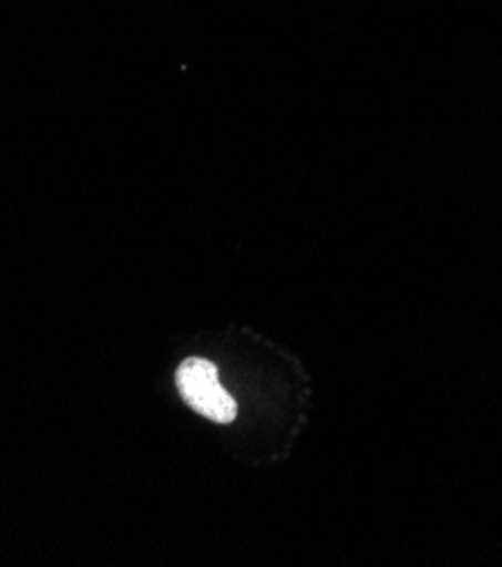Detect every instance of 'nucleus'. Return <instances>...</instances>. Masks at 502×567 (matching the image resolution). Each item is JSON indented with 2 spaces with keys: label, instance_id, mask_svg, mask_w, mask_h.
<instances>
[{
  "label": "nucleus",
  "instance_id": "nucleus-1",
  "mask_svg": "<svg viewBox=\"0 0 502 567\" xmlns=\"http://www.w3.org/2000/svg\"><path fill=\"white\" fill-rule=\"evenodd\" d=\"M177 389L184 403L199 416L227 425L238 416L234 395L222 386L219 371L211 360L188 358L177 369Z\"/></svg>",
  "mask_w": 502,
  "mask_h": 567
}]
</instances>
